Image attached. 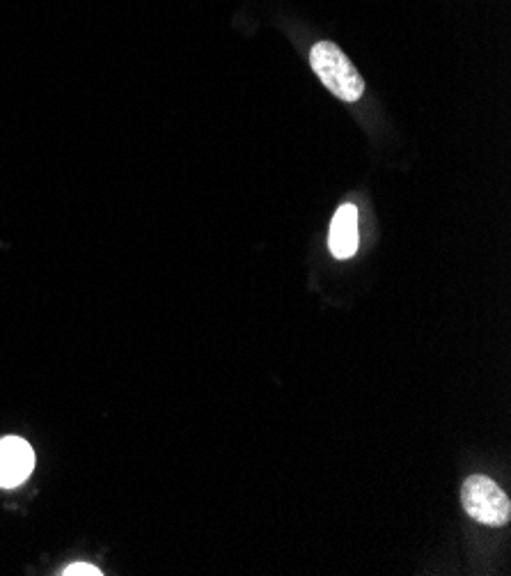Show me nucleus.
I'll return each mask as SVG.
<instances>
[{
  "label": "nucleus",
  "mask_w": 511,
  "mask_h": 576,
  "mask_svg": "<svg viewBox=\"0 0 511 576\" xmlns=\"http://www.w3.org/2000/svg\"><path fill=\"white\" fill-rule=\"evenodd\" d=\"M461 505L470 517L484 526H507L511 503L498 482L486 476H470L461 485Z\"/></svg>",
  "instance_id": "2"
},
{
  "label": "nucleus",
  "mask_w": 511,
  "mask_h": 576,
  "mask_svg": "<svg viewBox=\"0 0 511 576\" xmlns=\"http://www.w3.org/2000/svg\"><path fill=\"white\" fill-rule=\"evenodd\" d=\"M62 574L65 576H101L99 567H94L90 563H74V565H69Z\"/></svg>",
  "instance_id": "5"
},
{
  "label": "nucleus",
  "mask_w": 511,
  "mask_h": 576,
  "mask_svg": "<svg viewBox=\"0 0 511 576\" xmlns=\"http://www.w3.org/2000/svg\"><path fill=\"white\" fill-rule=\"evenodd\" d=\"M310 65L321 83L342 101H358L365 92V81L353 67V62L344 56L342 49L333 42H319L312 46Z\"/></svg>",
  "instance_id": "1"
},
{
  "label": "nucleus",
  "mask_w": 511,
  "mask_h": 576,
  "mask_svg": "<svg viewBox=\"0 0 511 576\" xmlns=\"http://www.w3.org/2000/svg\"><path fill=\"white\" fill-rule=\"evenodd\" d=\"M35 469V453L19 437H5L0 441V487H19Z\"/></svg>",
  "instance_id": "3"
},
{
  "label": "nucleus",
  "mask_w": 511,
  "mask_h": 576,
  "mask_svg": "<svg viewBox=\"0 0 511 576\" xmlns=\"http://www.w3.org/2000/svg\"><path fill=\"white\" fill-rule=\"evenodd\" d=\"M330 253L335 258L347 260L358 251V209L356 205H342L333 216L330 223V237H328Z\"/></svg>",
  "instance_id": "4"
}]
</instances>
